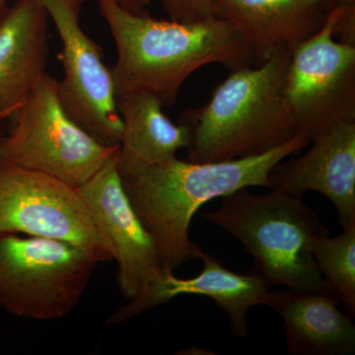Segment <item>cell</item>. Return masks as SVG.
<instances>
[{
  "instance_id": "obj_11",
  "label": "cell",
  "mask_w": 355,
  "mask_h": 355,
  "mask_svg": "<svg viewBox=\"0 0 355 355\" xmlns=\"http://www.w3.org/2000/svg\"><path fill=\"white\" fill-rule=\"evenodd\" d=\"M300 157L280 161L268 175V189L304 198L310 191L329 198L343 229L355 226V121L320 133Z\"/></svg>"
},
{
  "instance_id": "obj_22",
  "label": "cell",
  "mask_w": 355,
  "mask_h": 355,
  "mask_svg": "<svg viewBox=\"0 0 355 355\" xmlns=\"http://www.w3.org/2000/svg\"><path fill=\"white\" fill-rule=\"evenodd\" d=\"M6 1L7 0H0V22L3 19L4 15L8 10V9H6Z\"/></svg>"
},
{
  "instance_id": "obj_8",
  "label": "cell",
  "mask_w": 355,
  "mask_h": 355,
  "mask_svg": "<svg viewBox=\"0 0 355 355\" xmlns=\"http://www.w3.org/2000/svg\"><path fill=\"white\" fill-rule=\"evenodd\" d=\"M118 153L119 150L94 176L77 188L96 228L113 247L119 289L128 300L106 324L121 323L153 308L156 291L173 272L162 266L153 240L125 195L116 165Z\"/></svg>"
},
{
  "instance_id": "obj_5",
  "label": "cell",
  "mask_w": 355,
  "mask_h": 355,
  "mask_svg": "<svg viewBox=\"0 0 355 355\" xmlns=\"http://www.w3.org/2000/svg\"><path fill=\"white\" fill-rule=\"evenodd\" d=\"M98 263L69 243L0 234V308L36 321L69 316L80 302Z\"/></svg>"
},
{
  "instance_id": "obj_4",
  "label": "cell",
  "mask_w": 355,
  "mask_h": 355,
  "mask_svg": "<svg viewBox=\"0 0 355 355\" xmlns=\"http://www.w3.org/2000/svg\"><path fill=\"white\" fill-rule=\"evenodd\" d=\"M303 198L240 189L222 198L216 211L200 216L244 245L254 260L252 272L270 288L331 293L313 256L315 241L329 236V230Z\"/></svg>"
},
{
  "instance_id": "obj_9",
  "label": "cell",
  "mask_w": 355,
  "mask_h": 355,
  "mask_svg": "<svg viewBox=\"0 0 355 355\" xmlns=\"http://www.w3.org/2000/svg\"><path fill=\"white\" fill-rule=\"evenodd\" d=\"M343 7L291 51L286 100L297 135L310 142L336 123L355 121V46L334 39Z\"/></svg>"
},
{
  "instance_id": "obj_3",
  "label": "cell",
  "mask_w": 355,
  "mask_h": 355,
  "mask_svg": "<svg viewBox=\"0 0 355 355\" xmlns=\"http://www.w3.org/2000/svg\"><path fill=\"white\" fill-rule=\"evenodd\" d=\"M292 50L263 64L230 70L209 101L180 114L189 132V161L207 163L261 155L297 137L286 100Z\"/></svg>"
},
{
  "instance_id": "obj_1",
  "label": "cell",
  "mask_w": 355,
  "mask_h": 355,
  "mask_svg": "<svg viewBox=\"0 0 355 355\" xmlns=\"http://www.w3.org/2000/svg\"><path fill=\"white\" fill-rule=\"evenodd\" d=\"M97 2L118 53L111 67L116 96L146 93L166 108L205 65L219 64L229 71L259 65L234 28L220 18L184 24L128 12L114 0Z\"/></svg>"
},
{
  "instance_id": "obj_18",
  "label": "cell",
  "mask_w": 355,
  "mask_h": 355,
  "mask_svg": "<svg viewBox=\"0 0 355 355\" xmlns=\"http://www.w3.org/2000/svg\"><path fill=\"white\" fill-rule=\"evenodd\" d=\"M161 3L175 22L191 24L216 17L212 0H161Z\"/></svg>"
},
{
  "instance_id": "obj_21",
  "label": "cell",
  "mask_w": 355,
  "mask_h": 355,
  "mask_svg": "<svg viewBox=\"0 0 355 355\" xmlns=\"http://www.w3.org/2000/svg\"><path fill=\"white\" fill-rule=\"evenodd\" d=\"M312 2L326 15L336 7L354 6L355 4V0H312Z\"/></svg>"
},
{
  "instance_id": "obj_19",
  "label": "cell",
  "mask_w": 355,
  "mask_h": 355,
  "mask_svg": "<svg viewBox=\"0 0 355 355\" xmlns=\"http://www.w3.org/2000/svg\"><path fill=\"white\" fill-rule=\"evenodd\" d=\"M342 38L343 43L355 46V4L345 6L335 27V36Z\"/></svg>"
},
{
  "instance_id": "obj_2",
  "label": "cell",
  "mask_w": 355,
  "mask_h": 355,
  "mask_svg": "<svg viewBox=\"0 0 355 355\" xmlns=\"http://www.w3.org/2000/svg\"><path fill=\"white\" fill-rule=\"evenodd\" d=\"M310 144L297 135L261 154L217 162L170 159L120 173L125 195L137 218L153 240L165 270H176L193 257L191 222L205 203L240 189L268 188V175L284 159Z\"/></svg>"
},
{
  "instance_id": "obj_14",
  "label": "cell",
  "mask_w": 355,
  "mask_h": 355,
  "mask_svg": "<svg viewBox=\"0 0 355 355\" xmlns=\"http://www.w3.org/2000/svg\"><path fill=\"white\" fill-rule=\"evenodd\" d=\"M263 305L284 318L289 355H352L355 326L331 293L270 291Z\"/></svg>"
},
{
  "instance_id": "obj_7",
  "label": "cell",
  "mask_w": 355,
  "mask_h": 355,
  "mask_svg": "<svg viewBox=\"0 0 355 355\" xmlns=\"http://www.w3.org/2000/svg\"><path fill=\"white\" fill-rule=\"evenodd\" d=\"M6 233L69 243L98 263L114 260L76 188L0 158V234Z\"/></svg>"
},
{
  "instance_id": "obj_6",
  "label": "cell",
  "mask_w": 355,
  "mask_h": 355,
  "mask_svg": "<svg viewBox=\"0 0 355 355\" xmlns=\"http://www.w3.org/2000/svg\"><path fill=\"white\" fill-rule=\"evenodd\" d=\"M12 118V130L0 139V158L76 189L120 148L100 144L69 116L58 81L46 73Z\"/></svg>"
},
{
  "instance_id": "obj_15",
  "label": "cell",
  "mask_w": 355,
  "mask_h": 355,
  "mask_svg": "<svg viewBox=\"0 0 355 355\" xmlns=\"http://www.w3.org/2000/svg\"><path fill=\"white\" fill-rule=\"evenodd\" d=\"M123 123L116 165L120 173L177 157L189 144V132L163 112L161 102L146 93L116 96Z\"/></svg>"
},
{
  "instance_id": "obj_12",
  "label": "cell",
  "mask_w": 355,
  "mask_h": 355,
  "mask_svg": "<svg viewBox=\"0 0 355 355\" xmlns=\"http://www.w3.org/2000/svg\"><path fill=\"white\" fill-rule=\"evenodd\" d=\"M48 24L38 0H18L0 22V119L12 118L46 74Z\"/></svg>"
},
{
  "instance_id": "obj_13",
  "label": "cell",
  "mask_w": 355,
  "mask_h": 355,
  "mask_svg": "<svg viewBox=\"0 0 355 355\" xmlns=\"http://www.w3.org/2000/svg\"><path fill=\"white\" fill-rule=\"evenodd\" d=\"M216 17L229 23L259 64L316 34L326 14L312 0H212Z\"/></svg>"
},
{
  "instance_id": "obj_20",
  "label": "cell",
  "mask_w": 355,
  "mask_h": 355,
  "mask_svg": "<svg viewBox=\"0 0 355 355\" xmlns=\"http://www.w3.org/2000/svg\"><path fill=\"white\" fill-rule=\"evenodd\" d=\"M78 6H83V3L89 0H76ZM116 4L125 10L137 15H144L147 13V7L150 4L151 0H114Z\"/></svg>"
},
{
  "instance_id": "obj_17",
  "label": "cell",
  "mask_w": 355,
  "mask_h": 355,
  "mask_svg": "<svg viewBox=\"0 0 355 355\" xmlns=\"http://www.w3.org/2000/svg\"><path fill=\"white\" fill-rule=\"evenodd\" d=\"M313 256L329 291L355 314V226L343 229L336 237L320 238L313 245Z\"/></svg>"
},
{
  "instance_id": "obj_10",
  "label": "cell",
  "mask_w": 355,
  "mask_h": 355,
  "mask_svg": "<svg viewBox=\"0 0 355 355\" xmlns=\"http://www.w3.org/2000/svg\"><path fill=\"white\" fill-rule=\"evenodd\" d=\"M53 20L62 41L58 58L64 76L58 91L69 116L100 144L120 146L123 123L116 107L111 67L102 49L80 24L81 6L76 0H38Z\"/></svg>"
},
{
  "instance_id": "obj_16",
  "label": "cell",
  "mask_w": 355,
  "mask_h": 355,
  "mask_svg": "<svg viewBox=\"0 0 355 355\" xmlns=\"http://www.w3.org/2000/svg\"><path fill=\"white\" fill-rule=\"evenodd\" d=\"M193 257L203 263L202 272L193 279H179L171 272L165 277L154 295L153 305L164 304L177 296L200 295L214 299L228 315L232 333L240 338L248 335L247 313L263 305L270 287L254 272L239 275L222 266L216 257L196 245Z\"/></svg>"
}]
</instances>
